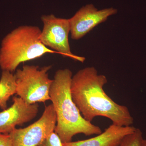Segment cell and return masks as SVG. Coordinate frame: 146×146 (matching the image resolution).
<instances>
[{
	"label": "cell",
	"mask_w": 146,
	"mask_h": 146,
	"mask_svg": "<svg viewBox=\"0 0 146 146\" xmlns=\"http://www.w3.org/2000/svg\"><path fill=\"white\" fill-rule=\"evenodd\" d=\"M136 128L132 126H120L111 125L104 132L86 140L63 143V146H119L123 138L133 133Z\"/></svg>",
	"instance_id": "cell-9"
},
{
	"label": "cell",
	"mask_w": 146,
	"mask_h": 146,
	"mask_svg": "<svg viewBox=\"0 0 146 146\" xmlns=\"http://www.w3.org/2000/svg\"><path fill=\"white\" fill-rule=\"evenodd\" d=\"M41 32L36 26L23 25L7 35L2 40L0 48L2 70L13 73L21 63L39 58L47 53H57L42 44Z\"/></svg>",
	"instance_id": "cell-3"
},
{
	"label": "cell",
	"mask_w": 146,
	"mask_h": 146,
	"mask_svg": "<svg viewBox=\"0 0 146 146\" xmlns=\"http://www.w3.org/2000/svg\"><path fill=\"white\" fill-rule=\"evenodd\" d=\"M141 146H146V139H143Z\"/></svg>",
	"instance_id": "cell-14"
},
{
	"label": "cell",
	"mask_w": 146,
	"mask_h": 146,
	"mask_svg": "<svg viewBox=\"0 0 146 146\" xmlns=\"http://www.w3.org/2000/svg\"><path fill=\"white\" fill-rule=\"evenodd\" d=\"M37 146H63V142L58 135L53 131Z\"/></svg>",
	"instance_id": "cell-12"
},
{
	"label": "cell",
	"mask_w": 146,
	"mask_h": 146,
	"mask_svg": "<svg viewBox=\"0 0 146 146\" xmlns=\"http://www.w3.org/2000/svg\"><path fill=\"white\" fill-rule=\"evenodd\" d=\"M16 82L13 73L2 71L0 79V108H7V102L11 97L16 94Z\"/></svg>",
	"instance_id": "cell-10"
},
{
	"label": "cell",
	"mask_w": 146,
	"mask_h": 146,
	"mask_svg": "<svg viewBox=\"0 0 146 146\" xmlns=\"http://www.w3.org/2000/svg\"><path fill=\"white\" fill-rule=\"evenodd\" d=\"M107 82L106 77L99 74L94 67L79 70L71 81L73 101L83 117L89 122L101 116L108 118L115 125H132L134 119L128 108L115 102L105 92L103 87Z\"/></svg>",
	"instance_id": "cell-1"
},
{
	"label": "cell",
	"mask_w": 146,
	"mask_h": 146,
	"mask_svg": "<svg viewBox=\"0 0 146 146\" xmlns=\"http://www.w3.org/2000/svg\"><path fill=\"white\" fill-rule=\"evenodd\" d=\"M143 139V132L140 129L136 128L133 133L123 138L119 146H141Z\"/></svg>",
	"instance_id": "cell-11"
},
{
	"label": "cell",
	"mask_w": 146,
	"mask_h": 146,
	"mask_svg": "<svg viewBox=\"0 0 146 146\" xmlns=\"http://www.w3.org/2000/svg\"><path fill=\"white\" fill-rule=\"evenodd\" d=\"M0 146H13L10 134L0 133Z\"/></svg>",
	"instance_id": "cell-13"
},
{
	"label": "cell",
	"mask_w": 146,
	"mask_h": 146,
	"mask_svg": "<svg viewBox=\"0 0 146 146\" xmlns=\"http://www.w3.org/2000/svg\"><path fill=\"white\" fill-rule=\"evenodd\" d=\"M52 65L40 68L35 65H25L16 70L14 76L16 94L28 104L45 103L50 100V91L52 80L48 72Z\"/></svg>",
	"instance_id": "cell-4"
},
{
	"label": "cell",
	"mask_w": 146,
	"mask_h": 146,
	"mask_svg": "<svg viewBox=\"0 0 146 146\" xmlns=\"http://www.w3.org/2000/svg\"><path fill=\"white\" fill-rule=\"evenodd\" d=\"M72 76V72L68 68L58 70L50 89V100L56 115L54 131L63 143L71 142L74 136L80 133L89 136L102 132L99 127L83 117L73 101L70 91Z\"/></svg>",
	"instance_id": "cell-2"
},
{
	"label": "cell",
	"mask_w": 146,
	"mask_h": 146,
	"mask_svg": "<svg viewBox=\"0 0 146 146\" xmlns=\"http://www.w3.org/2000/svg\"><path fill=\"white\" fill-rule=\"evenodd\" d=\"M13 104L0 112V133L9 134L16 126L33 119L39 112L38 103L28 104L20 97L12 98Z\"/></svg>",
	"instance_id": "cell-8"
},
{
	"label": "cell",
	"mask_w": 146,
	"mask_h": 146,
	"mask_svg": "<svg viewBox=\"0 0 146 146\" xmlns=\"http://www.w3.org/2000/svg\"><path fill=\"white\" fill-rule=\"evenodd\" d=\"M43 29L40 40L45 46L56 52L64 57L83 63L85 58L72 52L69 42L70 26L69 19L57 18L53 14L41 16Z\"/></svg>",
	"instance_id": "cell-5"
},
{
	"label": "cell",
	"mask_w": 146,
	"mask_h": 146,
	"mask_svg": "<svg viewBox=\"0 0 146 146\" xmlns=\"http://www.w3.org/2000/svg\"><path fill=\"white\" fill-rule=\"evenodd\" d=\"M56 115L52 104L46 106L41 117L23 128H16L9 134L13 146H37L54 131Z\"/></svg>",
	"instance_id": "cell-6"
},
{
	"label": "cell",
	"mask_w": 146,
	"mask_h": 146,
	"mask_svg": "<svg viewBox=\"0 0 146 146\" xmlns=\"http://www.w3.org/2000/svg\"><path fill=\"white\" fill-rule=\"evenodd\" d=\"M117 12L116 9L109 8L98 10L93 5L82 7L70 18L71 38L81 39L100 24L105 22L110 16Z\"/></svg>",
	"instance_id": "cell-7"
}]
</instances>
